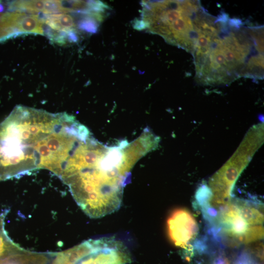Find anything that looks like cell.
<instances>
[{
  "label": "cell",
  "instance_id": "cell-6",
  "mask_svg": "<svg viewBox=\"0 0 264 264\" xmlns=\"http://www.w3.org/2000/svg\"><path fill=\"white\" fill-rule=\"evenodd\" d=\"M15 26L18 33L44 34L43 22L37 15L17 13Z\"/></svg>",
  "mask_w": 264,
  "mask_h": 264
},
{
  "label": "cell",
  "instance_id": "cell-4",
  "mask_svg": "<svg viewBox=\"0 0 264 264\" xmlns=\"http://www.w3.org/2000/svg\"><path fill=\"white\" fill-rule=\"evenodd\" d=\"M220 216L222 230L227 236L239 241L249 225L238 213L234 204H228Z\"/></svg>",
  "mask_w": 264,
  "mask_h": 264
},
{
  "label": "cell",
  "instance_id": "cell-2",
  "mask_svg": "<svg viewBox=\"0 0 264 264\" xmlns=\"http://www.w3.org/2000/svg\"><path fill=\"white\" fill-rule=\"evenodd\" d=\"M149 152L140 136L109 146L90 133L78 143L58 177L87 216L102 218L119 209L132 168Z\"/></svg>",
  "mask_w": 264,
  "mask_h": 264
},
{
  "label": "cell",
  "instance_id": "cell-3",
  "mask_svg": "<svg viewBox=\"0 0 264 264\" xmlns=\"http://www.w3.org/2000/svg\"><path fill=\"white\" fill-rule=\"evenodd\" d=\"M166 224L169 239L174 245L181 248H186L198 231L195 218L185 208L174 210L169 216Z\"/></svg>",
  "mask_w": 264,
  "mask_h": 264
},
{
  "label": "cell",
  "instance_id": "cell-5",
  "mask_svg": "<svg viewBox=\"0 0 264 264\" xmlns=\"http://www.w3.org/2000/svg\"><path fill=\"white\" fill-rule=\"evenodd\" d=\"M55 254L30 251L21 247L12 253L0 257V264H49Z\"/></svg>",
  "mask_w": 264,
  "mask_h": 264
},
{
  "label": "cell",
  "instance_id": "cell-1",
  "mask_svg": "<svg viewBox=\"0 0 264 264\" xmlns=\"http://www.w3.org/2000/svg\"><path fill=\"white\" fill-rule=\"evenodd\" d=\"M83 129L66 112L16 106L0 123V181L41 169L57 176Z\"/></svg>",
  "mask_w": 264,
  "mask_h": 264
},
{
  "label": "cell",
  "instance_id": "cell-10",
  "mask_svg": "<svg viewBox=\"0 0 264 264\" xmlns=\"http://www.w3.org/2000/svg\"><path fill=\"white\" fill-rule=\"evenodd\" d=\"M264 227L261 225H249L239 242L247 244L260 240L264 238Z\"/></svg>",
  "mask_w": 264,
  "mask_h": 264
},
{
  "label": "cell",
  "instance_id": "cell-7",
  "mask_svg": "<svg viewBox=\"0 0 264 264\" xmlns=\"http://www.w3.org/2000/svg\"><path fill=\"white\" fill-rule=\"evenodd\" d=\"M44 21L51 29L62 31L67 34L73 41L68 34L74 33L76 25L74 18L71 15L66 13L48 14Z\"/></svg>",
  "mask_w": 264,
  "mask_h": 264
},
{
  "label": "cell",
  "instance_id": "cell-9",
  "mask_svg": "<svg viewBox=\"0 0 264 264\" xmlns=\"http://www.w3.org/2000/svg\"><path fill=\"white\" fill-rule=\"evenodd\" d=\"M235 206L248 225H261L264 222V215L257 208L245 203H239Z\"/></svg>",
  "mask_w": 264,
  "mask_h": 264
},
{
  "label": "cell",
  "instance_id": "cell-8",
  "mask_svg": "<svg viewBox=\"0 0 264 264\" xmlns=\"http://www.w3.org/2000/svg\"><path fill=\"white\" fill-rule=\"evenodd\" d=\"M8 212L5 210L0 214V257L7 255L21 247L10 238L5 229V218Z\"/></svg>",
  "mask_w": 264,
  "mask_h": 264
}]
</instances>
